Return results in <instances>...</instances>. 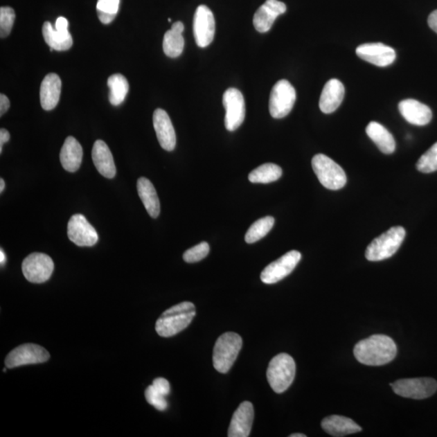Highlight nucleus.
I'll use <instances>...</instances> for the list:
<instances>
[{
	"instance_id": "nucleus-1",
	"label": "nucleus",
	"mask_w": 437,
	"mask_h": 437,
	"mask_svg": "<svg viewBox=\"0 0 437 437\" xmlns=\"http://www.w3.org/2000/svg\"><path fill=\"white\" fill-rule=\"evenodd\" d=\"M354 355L359 363L366 366H381L395 358L397 346L389 336L372 335L355 346Z\"/></svg>"
},
{
	"instance_id": "nucleus-2",
	"label": "nucleus",
	"mask_w": 437,
	"mask_h": 437,
	"mask_svg": "<svg viewBox=\"0 0 437 437\" xmlns=\"http://www.w3.org/2000/svg\"><path fill=\"white\" fill-rule=\"evenodd\" d=\"M196 314L195 306L185 301L171 307L157 321L156 330L161 337L169 338L185 330Z\"/></svg>"
},
{
	"instance_id": "nucleus-3",
	"label": "nucleus",
	"mask_w": 437,
	"mask_h": 437,
	"mask_svg": "<svg viewBox=\"0 0 437 437\" xmlns=\"http://www.w3.org/2000/svg\"><path fill=\"white\" fill-rule=\"evenodd\" d=\"M296 376V363L291 355L281 353L276 355L267 372L269 385L277 393H282L290 387Z\"/></svg>"
},
{
	"instance_id": "nucleus-4",
	"label": "nucleus",
	"mask_w": 437,
	"mask_h": 437,
	"mask_svg": "<svg viewBox=\"0 0 437 437\" xmlns=\"http://www.w3.org/2000/svg\"><path fill=\"white\" fill-rule=\"evenodd\" d=\"M241 336L234 332L223 334L216 341L213 350V366L220 373H227L242 348Z\"/></svg>"
},
{
	"instance_id": "nucleus-5",
	"label": "nucleus",
	"mask_w": 437,
	"mask_h": 437,
	"mask_svg": "<svg viewBox=\"0 0 437 437\" xmlns=\"http://www.w3.org/2000/svg\"><path fill=\"white\" fill-rule=\"evenodd\" d=\"M405 236L404 229L401 226L392 227L368 244L366 252V258L368 261L377 262L392 257L400 248Z\"/></svg>"
},
{
	"instance_id": "nucleus-6",
	"label": "nucleus",
	"mask_w": 437,
	"mask_h": 437,
	"mask_svg": "<svg viewBox=\"0 0 437 437\" xmlns=\"http://www.w3.org/2000/svg\"><path fill=\"white\" fill-rule=\"evenodd\" d=\"M312 167L321 184L332 190L342 189L347 184V176L337 163L324 154H318L312 160Z\"/></svg>"
},
{
	"instance_id": "nucleus-7",
	"label": "nucleus",
	"mask_w": 437,
	"mask_h": 437,
	"mask_svg": "<svg viewBox=\"0 0 437 437\" xmlns=\"http://www.w3.org/2000/svg\"><path fill=\"white\" fill-rule=\"evenodd\" d=\"M296 99V90L289 81L278 80L271 90L269 112L274 118H283L292 112Z\"/></svg>"
},
{
	"instance_id": "nucleus-8",
	"label": "nucleus",
	"mask_w": 437,
	"mask_h": 437,
	"mask_svg": "<svg viewBox=\"0 0 437 437\" xmlns=\"http://www.w3.org/2000/svg\"><path fill=\"white\" fill-rule=\"evenodd\" d=\"M390 386L398 395L412 400H425L437 390L436 381L430 377L401 379Z\"/></svg>"
},
{
	"instance_id": "nucleus-9",
	"label": "nucleus",
	"mask_w": 437,
	"mask_h": 437,
	"mask_svg": "<svg viewBox=\"0 0 437 437\" xmlns=\"http://www.w3.org/2000/svg\"><path fill=\"white\" fill-rule=\"evenodd\" d=\"M52 258L42 253H33L22 262V272L28 281L42 283L47 281L54 271Z\"/></svg>"
},
{
	"instance_id": "nucleus-10",
	"label": "nucleus",
	"mask_w": 437,
	"mask_h": 437,
	"mask_svg": "<svg viewBox=\"0 0 437 437\" xmlns=\"http://www.w3.org/2000/svg\"><path fill=\"white\" fill-rule=\"evenodd\" d=\"M223 105L226 112L225 127L229 132L236 131L246 117V105L242 93L237 89H228L223 95Z\"/></svg>"
},
{
	"instance_id": "nucleus-11",
	"label": "nucleus",
	"mask_w": 437,
	"mask_h": 437,
	"mask_svg": "<svg viewBox=\"0 0 437 437\" xmlns=\"http://www.w3.org/2000/svg\"><path fill=\"white\" fill-rule=\"evenodd\" d=\"M50 353L39 345L26 344L13 349L6 359V366L13 368L28 364L45 363L50 359Z\"/></svg>"
},
{
	"instance_id": "nucleus-12",
	"label": "nucleus",
	"mask_w": 437,
	"mask_h": 437,
	"mask_svg": "<svg viewBox=\"0 0 437 437\" xmlns=\"http://www.w3.org/2000/svg\"><path fill=\"white\" fill-rule=\"evenodd\" d=\"M301 259V254L296 251L287 252L276 261L264 269L261 273V280L266 285L280 282L294 270Z\"/></svg>"
},
{
	"instance_id": "nucleus-13",
	"label": "nucleus",
	"mask_w": 437,
	"mask_h": 437,
	"mask_svg": "<svg viewBox=\"0 0 437 437\" xmlns=\"http://www.w3.org/2000/svg\"><path fill=\"white\" fill-rule=\"evenodd\" d=\"M67 236L78 247H93L98 242V234L85 216L72 215L67 224Z\"/></svg>"
},
{
	"instance_id": "nucleus-14",
	"label": "nucleus",
	"mask_w": 437,
	"mask_h": 437,
	"mask_svg": "<svg viewBox=\"0 0 437 437\" xmlns=\"http://www.w3.org/2000/svg\"><path fill=\"white\" fill-rule=\"evenodd\" d=\"M196 44L201 48L208 46L213 42L215 32V21L213 12L206 6L197 8L193 23Z\"/></svg>"
},
{
	"instance_id": "nucleus-15",
	"label": "nucleus",
	"mask_w": 437,
	"mask_h": 437,
	"mask_svg": "<svg viewBox=\"0 0 437 437\" xmlns=\"http://www.w3.org/2000/svg\"><path fill=\"white\" fill-rule=\"evenodd\" d=\"M355 52L360 59L377 66L391 65L396 59L395 51L382 43H366L358 46Z\"/></svg>"
},
{
	"instance_id": "nucleus-16",
	"label": "nucleus",
	"mask_w": 437,
	"mask_h": 437,
	"mask_svg": "<svg viewBox=\"0 0 437 437\" xmlns=\"http://www.w3.org/2000/svg\"><path fill=\"white\" fill-rule=\"evenodd\" d=\"M287 7L278 0H267L259 8L253 16V26L259 33H267L271 30L277 17L285 13Z\"/></svg>"
},
{
	"instance_id": "nucleus-17",
	"label": "nucleus",
	"mask_w": 437,
	"mask_h": 437,
	"mask_svg": "<svg viewBox=\"0 0 437 437\" xmlns=\"http://www.w3.org/2000/svg\"><path fill=\"white\" fill-rule=\"evenodd\" d=\"M254 417L251 402H243L234 412L228 432L229 437H247L251 434Z\"/></svg>"
},
{
	"instance_id": "nucleus-18",
	"label": "nucleus",
	"mask_w": 437,
	"mask_h": 437,
	"mask_svg": "<svg viewBox=\"0 0 437 437\" xmlns=\"http://www.w3.org/2000/svg\"><path fill=\"white\" fill-rule=\"evenodd\" d=\"M153 125L163 150L171 152L176 147V134L171 119L164 109H157L153 114Z\"/></svg>"
},
{
	"instance_id": "nucleus-19",
	"label": "nucleus",
	"mask_w": 437,
	"mask_h": 437,
	"mask_svg": "<svg viewBox=\"0 0 437 437\" xmlns=\"http://www.w3.org/2000/svg\"><path fill=\"white\" fill-rule=\"evenodd\" d=\"M398 109L407 121L416 126H425L432 118V112L427 105L414 99L403 100Z\"/></svg>"
},
{
	"instance_id": "nucleus-20",
	"label": "nucleus",
	"mask_w": 437,
	"mask_h": 437,
	"mask_svg": "<svg viewBox=\"0 0 437 437\" xmlns=\"http://www.w3.org/2000/svg\"><path fill=\"white\" fill-rule=\"evenodd\" d=\"M344 86L339 80L331 79L324 86L319 100L321 112L331 114L335 112L343 102Z\"/></svg>"
},
{
	"instance_id": "nucleus-21",
	"label": "nucleus",
	"mask_w": 437,
	"mask_h": 437,
	"mask_svg": "<svg viewBox=\"0 0 437 437\" xmlns=\"http://www.w3.org/2000/svg\"><path fill=\"white\" fill-rule=\"evenodd\" d=\"M92 157L93 164L97 168L99 174L107 179H114L116 175V167H115L114 157L107 144L102 141L95 142Z\"/></svg>"
},
{
	"instance_id": "nucleus-22",
	"label": "nucleus",
	"mask_w": 437,
	"mask_h": 437,
	"mask_svg": "<svg viewBox=\"0 0 437 437\" xmlns=\"http://www.w3.org/2000/svg\"><path fill=\"white\" fill-rule=\"evenodd\" d=\"M62 81L60 76L55 73L46 75L42 80L40 90L41 105L45 110H51L57 107L60 102Z\"/></svg>"
},
{
	"instance_id": "nucleus-23",
	"label": "nucleus",
	"mask_w": 437,
	"mask_h": 437,
	"mask_svg": "<svg viewBox=\"0 0 437 437\" xmlns=\"http://www.w3.org/2000/svg\"><path fill=\"white\" fill-rule=\"evenodd\" d=\"M321 427L332 436L341 437L357 434L362 431V427L349 419L341 416H330L321 421Z\"/></svg>"
},
{
	"instance_id": "nucleus-24",
	"label": "nucleus",
	"mask_w": 437,
	"mask_h": 437,
	"mask_svg": "<svg viewBox=\"0 0 437 437\" xmlns=\"http://www.w3.org/2000/svg\"><path fill=\"white\" fill-rule=\"evenodd\" d=\"M82 158L83 150L80 143L74 137H67L60 152L62 166L70 172H76L80 169Z\"/></svg>"
},
{
	"instance_id": "nucleus-25",
	"label": "nucleus",
	"mask_w": 437,
	"mask_h": 437,
	"mask_svg": "<svg viewBox=\"0 0 437 437\" xmlns=\"http://www.w3.org/2000/svg\"><path fill=\"white\" fill-rule=\"evenodd\" d=\"M137 190L148 213L151 217L157 218L161 213V204L154 186L146 177H141L137 181Z\"/></svg>"
},
{
	"instance_id": "nucleus-26",
	"label": "nucleus",
	"mask_w": 437,
	"mask_h": 437,
	"mask_svg": "<svg viewBox=\"0 0 437 437\" xmlns=\"http://www.w3.org/2000/svg\"><path fill=\"white\" fill-rule=\"evenodd\" d=\"M184 28V23L177 21L172 24L171 30L166 33L163 40V50L168 57H179L184 52L185 40L182 33Z\"/></svg>"
},
{
	"instance_id": "nucleus-27",
	"label": "nucleus",
	"mask_w": 437,
	"mask_h": 437,
	"mask_svg": "<svg viewBox=\"0 0 437 437\" xmlns=\"http://www.w3.org/2000/svg\"><path fill=\"white\" fill-rule=\"evenodd\" d=\"M368 136L376 143L379 150L385 154H391L395 151V138L386 127L377 122H371L366 127Z\"/></svg>"
},
{
	"instance_id": "nucleus-28",
	"label": "nucleus",
	"mask_w": 437,
	"mask_h": 437,
	"mask_svg": "<svg viewBox=\"0 0 437 437\" xmlns=\"http://www.w3.org/2000/svg\"><path fill=\"white\" fill-rule=\"evenodd\" d=\"M42 35L46 44L57 51L69 50L73 44V40L69 31L61 32L53 28L49 21L44 23Z\"/></svg>"
},
{
	"instance_id": "nucleus-29",
	"label": "nucleus",
	"mask_w": 437,
	"mask_h": 437,
	"mask_svg": "<svg viewBox=\"0 0 437 437\" xmlns=\"http://www.w3.org/2000/svg\"><path fill=\"white\" fill-rule=\"evenodd\" d=\"M109 99L114 107L121 105L126 98L129 90L128 81L122 74H114L108 79Z\"/></svg>"
},
{
	"instance_id": "nucleus-30",
	"label": "nucleus",
	"mask_w": 437,
	"mask_h": 437,
	"mask_svg": "<svg viewBox=\"0 0 437 437\" xmlns=\"http://www.w3.org/2000/svg\"><path fill=\"white\" fill-rule=\"evenodd\" d=\"M282 174L283 171L280 166L272 163H267L253 170L249 175V180L252 184H271L280 179Z\"/></svg>"
},
{
	"instance_id": "nucleus-31",
	"label": "nucleus",
	"mask_w": 437,
	"mask_h": 437,
	"mask_svg": "<svg viewBox=\"0 0 437 437\" xmlns=\"http://www.w3.org/2000/svg\"><path fill=\"white\" fill-rule=\"evenodd\" d=\"M274 224H275V219L272 216H266L257 220L248 229L244 237L247 243L253 244L265 237L271 231Z\"/></svg>"
},
{
	"instance_id": "nucleus-32",
	"label": "nucleus",
	"mask_w": 437,
	"mask_h": 437,
	"mask_svg": "<svg viewBox=\"0 0 437 437\" xmlns=\"http://www.w3.org/2000/svg\"><path fill=\"white\" fill-rule=\"evenodd\" d=\"M120 0H98L97 3V12L100 22L108 25L116 17Z\"/></svg>"
},
{
	"instance_id": "nucleus-33",
	"label": "nucleus",
	"mask_w": 437,
	"mask_h": 437,
	"mask_svg": "<svg viewBox=\"0 0 437 437\" xmlns=\"http://www.w3.org/2000/svg\"><path fill=\"white\" fill-rule=\"evenodd\" d=\"M416 168L424 174H430L437 170V142L420 158Z\"/></svg>"
},
{
	"instance_id": "nucleus-34",
	"label": "nucleus",
	"mask_w": 437,
	"mask_h": 437,
	"mask_svg": "<svg viewBox=\"0 0 437 437\" xmlns=\"http://www.w3.org/2000/svg\"><path fill=\"white\" fill-rule=\"evenodd\" d=\"M16 14L10 7H2L0 8V36L6 37L12 31Z\"/></svg>"
},
{
	"instance_id": "nucleus-35",
	"label": "nucleus",
	"mask_w": 437,
	"mask_h": 437,
	"mask_svg": "<svg viewBox=\"0 0 437 437\" xmlns=\"http://www.w3.org/2000/svg\"><path fill=\"white\" fill-rule=\"evenodd\" d=\"M209 251L210 247L208 243L206 242H201L184 253V261L188 263L199 262L208 256Z\"/></svg>"
},
{
	"instance_id": "nucleus-36",
	"label": "nucleus",
	"mask_w": 437,
	"mask_h": 437,
	"mask_svg": "<svg viewBox=\"0 0 437 437\" xmlns=\"http://www.w3.org/2000/svg\"><path fill=\"white\" fill-rule=\"evenodd\" d=\"M166 396L152 386H148L145 391V398L150 405L154 407L158 411H166L168 407Z\"/></svg>"
},
{
	"instance_id": "nucleus-37",
	"label": "nucleus",
	"mask_w": 437,
	"mask_h": 437,
	"mask_svg": "<svg viewBox=\"0 0 437 437\" xmlns=\"http://www.w3.org/2000/svg\"><path fill=\"white\" fill-rule=\"evenodd\" d=\"M152 386H154L157 391H159L163 395L168 396L170 393V382L166 379L163 377L156 378L152 382Z\"/></svg>"
},
{
	"instance_id": "nucleus-38",
	"label": "nucleus",
	"mask_w": 437,
	"mask_h": 437,
	"mask_svg": "<svg viewBox=\"0 0 437 437\" xmlns=\"http://www.w3.org/2000/svg\"><path fill=\"white\" fill-rule=\"evenodd\" d=\"M69 23L65 17H60L57 19L55 22V30L65 32L69 31Z\"/></svg>"
},
{
	"instance_id": "nucleus-39",
	"label": "nucleus",
	"mask_w": 437,
	"mask_h": 437,
	"mask_svg": "<svg viewBox=\"0 0 437 437\" xmlns=\"http://www.w3.org/2000/svg\"><path fill=\"white\" fill-rule=\"evenodd\" d=\"M9 107H10V102H9L8 98L4 94L0 95V115L3 116L8 112Z\"/></svg>"
},
{
	"instance_id": "nucleus-40",
	"label": "nucleus",
	"mask_w": 437,
	"mask_h": 437,
	"mask_svg": "<svg viewBox=\"0 0 437 437\" xmlns=\"http://www.w3.org/2000/svg\"><path fill=\"white\" fill-rule=\"evenodd\" d=\"M10 139V134L6 129L0 130V152L2 153L3 144Z\"/></svg>"
},
{
	"instance_id": "nucleus-41",
	"label": "nucleus",
	"mask_w": 437,
	"mask_h": 437,
	"mask_svg": "<svg viewBox=\"0 0 437 437\" xmlns=\"http://www.w3.org/2000/svg\"><path fill=\"white\" fill-rule=\"evenodd\" d=\"M427 23L431 30L437 33V9L430 14Z\"/></svg>"
},
{
	"instance_id": "nucleus-42",
	"label": "nucleus",
	"mask_w": 437,
	"mask_h": 437,
	"mask_svg": "<svg viewBox=\"0 0 437 437\" xmlns=\"http://www.w3.org/2000/svg\"><path fill=\"white\" fill-rule=\"evenodd\" d=\"M6 253H4V252L3 251V249H1V251H0V262H1V265L6 263Z\"/></svg>"
},
{
	"instance_id": "nucleus-43",
	"label": "nucleus",
	"mask_w": 437,
	"mask_h": 437,
	"mask_svg": "<svg viewBox=\"0 0 437 437\" xmlns=\"http://www.w3.org/2000/svg\"><path fill=\"white\" fill-rule=\"evenodd\" d=\"M4 188H6V182H4V180L1 179H0V192H1V193Z\"/></svg>"
},
{
	"instance_id": "nucleus-44",
	"label": "nucleus",
	"mask_w": 437,
	"mask_h": 437,
	"mask_svg": "<svg viewBox=\"0 0 437 437\" xmlns=\"http://www.w3.org/2000/svg\"><path fill=\"white\" fill-rule=\"evenodd\" d=\"M290 437H306V436L302 434H294L290 435Z\"/></svg>"
}]
</instances>
